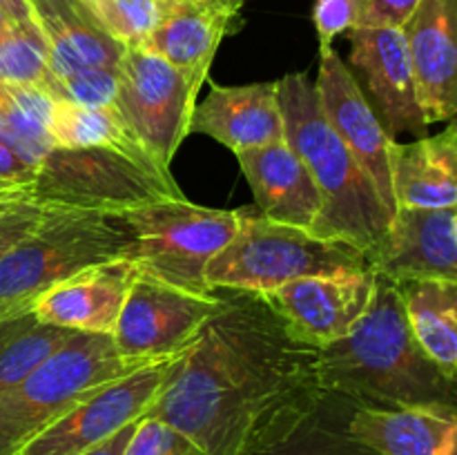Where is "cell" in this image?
Here are the masks:
<instances>
[{
  "mask_svg": "<svg viewBox=\"0 0 457 455\" xmlns=\"http://www.w3.org/2000/svg\"><path fill=\"white\" fill-rule=\"evenodd\" d=\"M221 297L145 415L186 433L204 455H254L328 397L320 348L295 339L262 294Z\"/></svg>",
  "mask_w": 457,
  "mask_h": 455,
  "instance_id": "6da1fadb",
  "label": "cell"
},
{
  "mask_svg": "<svg viewBox=\"0 0 457 455\" xmlns=\"http://www.w3.org/2000/svg\"><path fill=\"white\" fill-rule=\"evenodd\" d=\"M320 377L328 395L355 406H455V379L433 364L411 333L402 285L378 272L373 299L355 328L320 348Z\"/></svg>",
  "mask_w": 457,
  "mask_h": 455,
  "instance_id": "7a4b0ae2",
  "label": "cell"
},
{
  "mask_svg": "<svg viewBox=\"0 0 457 455\" xmlns=\"http://www.w3.org/2000/svg\"><path fill=\"white\" fill-rule=\"evenodd\" d=\"M277 101L284 119V141L303 161L321 196V212L312 235L364 250L378 248L391 223L373 183L342 138L330 128L317 96L315 80L286 74L277 80Z\"/></svg>",
  "mask_w": 457,
  "mask_h": 455,
  "instance_id": "3957f363",
  "label": "cell"
},
{
  "mask_svg": "<svg viewBox=\"0 0 457 455\" xmlns=\"http://www.w3.org/2000/svg\"><path fill=\"white\" fill-rule=\"evenodd\" d=\"M128 235L112 212L56 208L0 259V319L25 312L67 277L128 257Z\"/></svg>",
  "mask_w": 457,
  "mask_h": 455,
  "instance_id": "277c9868",
  "label": "cell"
},
{
  "mask_svg": "<svg viewBox=\"0 0 457 455\" xmlns=\"http://www.w3.org/2000/svg\"><path fill=\"white\" fill-rule=\"evenodd\" d=\"M112 214L128 235L125 259L137 272L199 294H212L205 266L230 244L245 217L241 210L205 208L186 196L154 199Z\"/></svg>",
  "mask_w": 457,
  "mask_h": 455,
  "instance_id": "5b68a950",
  "label": "cell"
},
{
  "mask_svg": "<svg viewBox=\"0 0 457 455\" xmlns=\"http://www.w3.org/2000/svg\"><path fill=\"white\" fill-rule=\"evenodd\" d=\"M143 366L145 361L120 355L112 335L76 333L18 386L0 395V455H18L79 401Z\"/></svg>",
  "mask_w": 457,
  "mask_h": 455,
  "instance_id": "8992f818",
  "label": "cell"
},
{
  "mask_svg": "<svg viewBox=\"0 0 457 455\" xmlns=\"http://www.w3.org/2000/svg\"><path fill=\"white\" fill-rule=\"evenodd\" d=\"M361 270H370L364 250L245 212L230 244L205 266V284L212 293L245 290L262 294L303 277Z\"/></svg>",
  "mask_w": 457,
  "mask_h": 455,
  "instance_id": "52a82bcc",
  "label": "cell"
},
{
  "mask_svg": "<svg viewBox=\"0 0 457 455\" xmlns=\"http://www.w3.org/2000/svg\"><path fill=\"white\" fill-rule=\"evenodd\" d=\"M29 194L56 208L116 212L183 192L174 178L154 177L116 152L52 145L36 163Z\"/></svg>",
  "mask_w": 457,
  "mask_h": 455,
  "instance_id": "ba28073f",
  "label": "cell"
},
{
  "mask_svg": "<svg viewBox=\"0 0 457 455\" xmlns=\"http://www.w3.org/2000/svg\"><path fill=\"white\" fill-rule=\"evenodd\" d=\"M196 94L199 89L190 79L159 54L129 47L116 65L112 107L150 154L170 170L174 154L187 138Z\"/></svg>",
  "mask_w": 457,
  "mask_h": 455,
  "instance_id": "9c48e42d",
  "label": "cell"
},
{
  "mask_svg": "<svg viewBox=\"0 0 457 455\" xmlns=\"http://www.w3.org/2000/svg\"><path fill=\"white\" fill-rule=\"evenodd\" d=\"M221 302L219 293H190L137 272L112 339L129 360L145 364L170 360L192 346Z\"/></svg>",
  "mask_w": 457,
  "mask_h": 455,
  "instance_id": "30bf717a",
  "label": "cell"
},
{
  "mask_svg": "<svg viewBox=\"0 0 457 455\" xmlns=\"http://www.w3.org/2000/svg\"><path fill=\"white\" fill-rule=\"evenodd\" d=\"M183 352L154 361L94 391L40 431L18 455H80L147 413L174 377Z\"/></svg>",
  "mask_w": 457,
  "mask_h": 455,
  "instance_id": "8fae6325",
  "label": "cell"
},
{
  "mask_svg": "<svg viewBox=\"0 0 457 455\" xmlns=\"http://www.w3.org/2000/svg\"><path fill=\"white\" fill-rule=\"evenodd\" d=\"M315 87L330 128L370 178L379 201L393 219V214L397 212L391 183V159H388L393 138L384 129L382 120L375 114L369 96L360 87L348 62L335 47L320 49Z\"/></svg>",
  "mask_w": 457,
  "mask_h": 455,
  "instance_id": "7c38bea8",
  "label": "cell"
},
{
  "mask_svg": "<svg viewBox=\"0 0 457 455\" xmlns=\"http://www.w3.org/2000/svg\"><path fill=\"white\" fill-rule=\"evenodd\" d=\"M373 290L375 270H361L303 277L262 293V297L295 339L324 348L355 328Z\"/></svg>",
  "mask_w": 457,
  "mask_h": 455,
  "instance_id": "4fadbf2b",
  "label": "cell"
},
{
  "mask_svg": "<svg viewBox=\"0 0 457 455\" xmlns=\"http://www.w3.org/2000/svg\"><path fill=\"white\" fill-rule=\"evenodd\" d=\"M351 71L393 141L400 134L427 136V120L418 103L413 67L402 27H353Z\"/></svg>",
  "mask_w": 457,
  "mask_h": 455,
  "instance_id": "5bb4252c",
  "label": "cell"
},
{
  "mask_svg": "<svg viewBox=\"0 0 457 455\" xmlns=\"http://www.w3.org/2000/svg\"><path fill=\"white\" fill-rule=\"evenodd\" d=\"M369 266L397 284L457 281V208H397Z\"/></svg>",
  "mask_w": 457,
  "mask_h": 455,
  "instance_id": "9a60e30c",
  "label": "cell"
},
{
  "mask_svg": "<svg viewBox=\"0 0 457 455\" xmlns=\"http://www.w3.org/2000/svg\"><path fill=\"white\" fill-rule=\"evenodd\" d=\"M427 125L457 112V0H420L402 25Z\"/></svg>",
  "mask_w": 457,
  "mask_h": 455,
  "instance_id": "2e32d148",
  "label": "cell"
},
{
  "mask_svg": "<svg viewBox=\"0 0 457 455\" xmlns=\"http://www.w3.org/2000/svg\"><path fill=\"white\" fill-rule=\"evenodd\" d=\"M161 4L163 16L141 47L159 54L201 89L221 40L239 27L241 7L228 0H161Z\"/></svg>",
  "mask_w": 457,
  "mask_h": 455,
  "instance_id": "e0dca14e",
  "label": "cell"
},
{
  "mask_svg": "<svg viewBox=\"0 0 457 455\" xmlns=\"http://www.w3.org/2000/svg\"><path fill=\"white\" fill-rule=\"evenodd\" d=\"M137 268L128 259L85 268L45 290L29 308L45 324L74 333L112 335Z\"/></svg>",
  "mask_w": 457,
  "mask_h": 455,
  "instance_id": "ac0fdd59",
  "label": "cell"
},
{
  "mask_svg": "<svg viewBox=\"0 0 457 455\" xmlns=\"http://www.w3.org/2000/svg\"><path fill=\"white\" fill-rule=\"evenodd\" d=\"M187 134H205L235 154L284 141L277 80L250 85L212 83L205 101L192 110Z\"/></svg>",
  "mask_w": 457,
  "mask_h": 455,
  "instance_id": "d6986e66",
  "label": "cell"
},
{
  "mask_svg": "<svg viewBox=\"0 0 457 455\" xmlns=\"http://www.w3.org/2000/svg\"><path fill=\"white\" fill-rule=\"evenodd\" d=\"M235 156L262 217L312 230L321 212V196L303 161L288 143L250 147Z\"/></svg>",
  "mask_w": 457,
  "mask_h": 455,
  "instance_id": "ffe728a7",
  "label": "cell"
},
{
  "mask_svg": "<svg viewBox=\"0 0 457 455\" xmlns=\"http://www.w3.org/2000/svg\"><path fill=\"white\" fill-rule=\"evenodd\" d=\"M348 435L379 455H457L455 406H351Z\"/></svg>",
  "mask_w": 457,
  "mask_h": 455,
  "instance_id": "44dd1931",
  "label": "cell"
},
{
  "mask_svg": "<svg viewBox=\"0 0 457 455\" xmlns=\"http://www.w3.org/2000/svg\"><path fill=\"white\" fill-rule=\"evenodd\" d=\"M391 183L397 208H457V128L436 136L391 141Z\"/></svg>",
  "mask_w": 457,
  "mask_h": 455,
  "instance_id": "7402d4cb",
  "label": "cell"
},
{
  "mask_svg": "<svg viewBox=\"0 0 457 455\" xmlns=\"http://www.w3.org/2000/svg\"><path fill=\"white\" fill-rule=\"evenodd\" d=\"M47 43L49 74L76 70H116L125 47L89 18L79 0H29Z\"/></svg>",
  "mask_w": 457,
  "mask_h": 455,
  "instance_id": "603a6c76",
  "label": "cell"
},
{
  "mask_svg": "<svg viewBox=\"0 0 457 455\" xmlns=\"http://www.w3.org/2000/svg\"><path fill=\"white\" fill-rule=\"evenodd\" d=\"M54 145L74 147V150H107L125 156L132 163L141 165L150 174L172 181V172L165 170L137 134L125 125L114 107H80L58 101L54 105L52 125H49Z\"/></svg>",
  "mask_w": 457,
  "mask_h": 455,
  "instance_id": "cb8c5ba5",
  "label": "cell"
},
{
  "mask_svg": "<svg viewBox=\"0 0 457 455\" xmlns=\"http://www.w3.org/2000/svg\"><path fill=\"white\" fill-rule=\"evenodd\" d=\"M400 285L415 342L446 377L455 379L457 281H409Z\"/></svg>",
  "mask_w": 457,
  "mask_h": 455,
  "instance_id": "d4e9b609",
  "label": "cell"
},
{
  "mask_svg": "<svg viewBox=\"0 0 457 455\" xmlns=\"http://www.w3.org/2000/svg\"><path fill=\"white\" fill-rule=\"evenodd\" d=\"M74 335V330L45 324L31 310L0 319V395L18 386Z\"/></svg>",
  "mask_w": 457,
  "mask_h": 455,
  "instance_id": "484cf974",
  "label": "cell"
},
{
  "mask_svg": "<svg viewBox=\"0 0 457 455\" xmlns=\"http://www.w3.org/2000/svg\"><path fill=\"white\" fill-rule=\"evenodd\" d=\"M351 406L344 397L328 395L288 435L254 455H379L348 435L346 418Z\"/></svg>",
  "mask_w": 457,
  "mask_h": 455,
  "instance_id": "4316f807",
  "label": "cell"
},
{
  "mask_svg": "<svg viewBox=\"0 0 457 455\" xmlns=\"http://www.w3.org/2000/svg\"><path fill=\"white\" fill-rule=\"evenodd\" d=\"M49 76L47 43L36 22H9L0 31V83L43 87Z\"/></svg>",
  "mask_w": 457,
  "mask_h": 455,
  "instance_id": "83f0119b",
  "label": "cell"
},
{
  "mask_svg": "<svg viewBox=\"0 0 457 455\" xmlns=\"http://www.w3.org/2000/svg\"><path fill=\"white\" fill-rule=\"evenodd\" d=\"M94 22L125 49L141 47L163 16L161 0H79Z\"/></svg>",
  "mask_w": 457,
  "mask_h": 455,
  "instance_id": "f1b7e54d",
  "label": "cell"
},
{
  "mask_svg": "<svg viewBox=\"0 0 457 455\" xmlns=\"http://www.w3.org/2000/svg\"><path fill=\"white\" fill-rule=\"evenodd\" d=\"M116 70H76L49 74L43 89L58 101L80 107H110L114 101Z\"/></svg>",
  "mask_w": 457,
  "mask_h": 455,
  "instance_id": "f546056e",
  "label": "cell"
},
{
  "mask_svg": "<svg viewBox=\"0 0 457 455\" xmlns=\"http://www.w3.org/2000/svg\"><path fill=\"white\" fill-rule=\"evenodd\" d=\"M49 208L29 194V187H13L0 196V259L43 221Z\"/></svg>",
  "mask_w": 457,
  "mask_h": 455,
  "instance_id": "4dcf8cb0",
  "label": "cell"
},
{
  "mask_svg": "<svg viewBox=\"0 0 457 455\" xmlns=\"http://www.w3.org/2000/svg\"><path fill=\"white\" fill-rule=\"evenodd\" d=\"M123 455H204V451L179 428L163 419L143 415L134 424Z\"/></svg>",
  "mask_w": 457,
  "mask_h": 455,
  "instance_id": "1f68e13d",
  "label": "cell"
},
{
  "mask_svg": "<svg viewBox=\"0 0 457 455\" xmlns=\"http://www.w3.org/2000/svg\"><path fill=\"white\" fill-rule=\"evenodd\" d=\"M312 22L320 38V49L333 47L337 36L348 34L357 25L355 0H315Z\"/></svg>",
  "mask_w": 457,
  "mask_h": 455,
  "instance_id": "d6a6232c",
  "label": "cell"
},
{
  "mask_svg": "<svg viewBox=\"0 0 457 455\" xmlns=\"http://www.w3.org/2000/svg\"><path fill=\"white\" fill-rule=\"evenodd\" d=\"M420 0H355V27H402Z\"/></svg>",
  "mask_w": 457,
  "mask_h": 455,
  "instance_id": "836d02e7",
  "label": "cell"
},
{
  "mask_svg": "<svg viewBox=\"0 0 457 455\" xmlns=\"http://www.w3.org/2000/svg\"><path fill=\"white\" fill-rule=\"evenodd\" d=\"M36 170L27 161H22L12 147L0 141V183L4 186L29 187L34 183Z\"/></svg>",
  "mask_w": 457,
  "mask_h": 455,
  "instance_id": "e575fe53",
  "label": "cell"
},
{
  "mask_svg": "<svg viewBox=\"0 0 457 455\" xmlns=\"http://www.w3.org/2000/svg\"><path fill=\"white\" fill-rule=\"evenodd\" d=\"M134 424H137V422L128 424V426L120 428L119 433H114L110 440H105L103 444L94 446V449L85 451V453H80V455H123L125 444H128L129 435H132V431H134Z\"/></svg>",
  "mask_w": 457,
  "mask_h": 455,
  "instance_id": "d590c367",
  "label": "cell"
},
{
  "mask_svg": "<svg viewBox=\"0 0 457 455\" xmlns=\"http://www.w3.org/2000/svg\"><path fill=\"white\" fill-rule=\"evenodd\" d=\"M0 9L12 22H36L29 0H0Z\"/></svg>",
  "mask_w": 457,
  "mask_h": 455,
  "instance_id": "8d00e7d4",
  "label": "cell"
},
{
  "mask_svg": "<svg viewBox=\"0 0 457 455\" xmlns=\"http://www.w3.org/2000/svg\"><path fill=\"white\" fill-rule=\"evenodd\" d=\"M9 22H12V21H9V18H7V16H4V12H3V9H0V31H3V29H4V27H7V25H9Z\"/></svg>",
  "mask_w": 457,
  "mask_h": 455,
  "instance_id": "74e56055",
  "label": "cell"
},
{
  "mask_svg": "<svg viewBox=\"0 0 457 455\" xmlns=\"http://www.w3.org/2000/svg\"><path fill=\"white\" fill-rule=\"evenodd\" d=\"M228 3L237 4V7H244V4H245V3H248V0H228Z\"/></svg>",
  "mask_w": 457,
  "mask_h": 455,
  "instance_id": "f35d334b",
  "label": "cell"
},
{
  "mask_svg": "<svg viewBox=\"0 0 457 455\" xmlns=\"http://www.w3.org/2000/svg\"><path fill=\"white\" fill-rule=\"evenodd\" d=\"M9 190H13V187H0V196H3V194H7Z\"/></svg>",
  "mask_w": 457,
  "mask_h": 455,
  "instance_id": "ab89813d",
  "label": "cell"
},
{
  "mask_svg": "<svg viewBox=\"0 0 457 455\" xmlns=\"http://www.w3.org/2000/svg\"><path fill=\"white\" fill-rule=\"evenodd\" d=\"M0 187H18V186H4V183H0Z\"/></svg>",
  "mask_w": 457,
  "mask_h": 455,
  "instance_id": "60d3db41",
  "label": "cell"
}]
</instances>
